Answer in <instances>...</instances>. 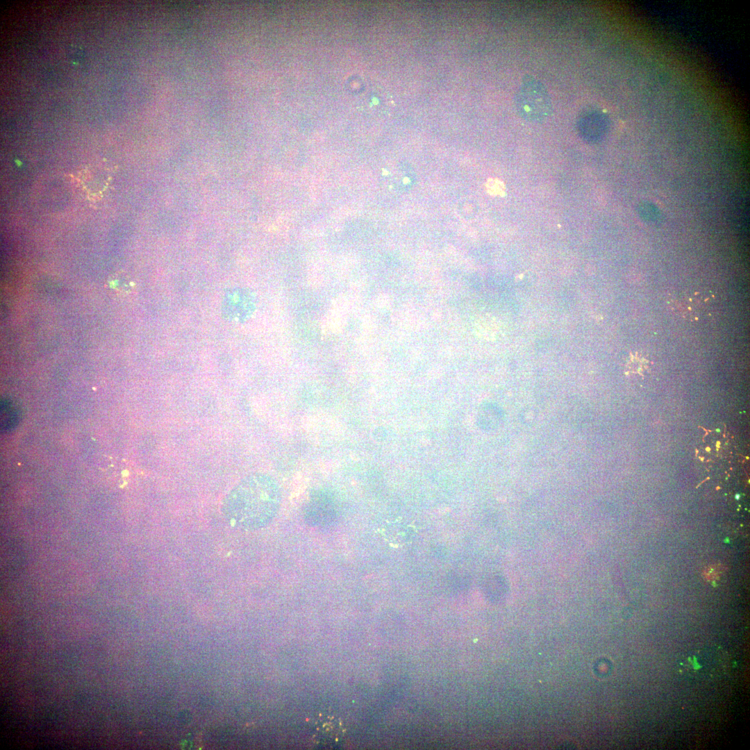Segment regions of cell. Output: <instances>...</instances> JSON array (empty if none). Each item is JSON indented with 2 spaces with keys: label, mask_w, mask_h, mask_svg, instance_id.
<instances>
[{
  "label": "cell",
  "mask_w": 750,
  "mask_h": 750,
  "mask_svg": "<svg viewBox=\"0 0 750 750\" xmlns=\"http://www.w3.org/2000/svg\"><path fill=\"white\" fill-rule=\"evenodd\" d=\"M281 503L278 485L262 476L249 478L242 486L240 506L246 518L265 522L276 513Z\"/></svg>",
  "instance_id": "cell-1"
},
{
  "label": "cell",
  "mask_w": 750,
  "mask_h": 750,
  "mask_svg": "<svg viewBox=\"0 0 750 750\" xmlns=\"http://www.w3.org/2000/svg\"><path fill=\"white\" fill-rule=\"evenodd\" d=\"M518 107L524 117L533 121L547 118L552 108L545 88L530 78L522 82L518 94Z\"/></svg>",
  "instance_id": "cell-2"
},
{
  "label": "cell",
  "mask_w": 750,
  "mask_h": 750,
  "mask_svg": "<svg viewBox=\"0 0 750 750\" xmlns=\"http://www.w3.org/2000/svg\"><path fill=\"white\" fill-rule=\"evenodd\" d=\"M335 516L333 497L326 491L316 490L309 497L305 507V517L314 526H326Z\"/></svg>",
  "instance_id": "cell-3"
},
{
  "label": "cell",
  "mask_w": 750,
  "mask_h": 750,
  "mask_svg": "<svg viewBox=\"0 0 750 750\" xmlns=\"http://www.w3.org/2000/svg\"><path fill=\"white\" fill-rule=\"evenodd\" d=\"M316 742L327 747L338 746L343 740L344 731L335 719H327L316 727Z\"/></svg>",
  "instance_id": "cell-4"
},
{
  "label": "cell",
  "mask_w": 750,
  "mask_h": 750,
  "mask_svg": "<svg viewBox=\"0 0 750 750\" xmlns=\"http://www.w3.org/2000/svg\"><path fill=\"white\" fill-rule=\"evenodd\" d=\"M503 187L502 183L497 179H490L487 183L488 191L492 194H500Z\"/></svg>",
  "instance_id": "cell-5"
},
{
  "label": "cell",
  "mask_w": 750,
  "mask_h": 750,
  "mask_svg": "<svg viewBox=\"0 0 750 750\" xmlns=\"http://www.w3.org/2000/svg\"><path fill=\"white\" fill-rule=\"evenodd\" d=\"M739 498H740V495H739V494H736V496H735V499H739Z\"/></svg>",
  "instance_id": "cell-6"
}]
</instances>
